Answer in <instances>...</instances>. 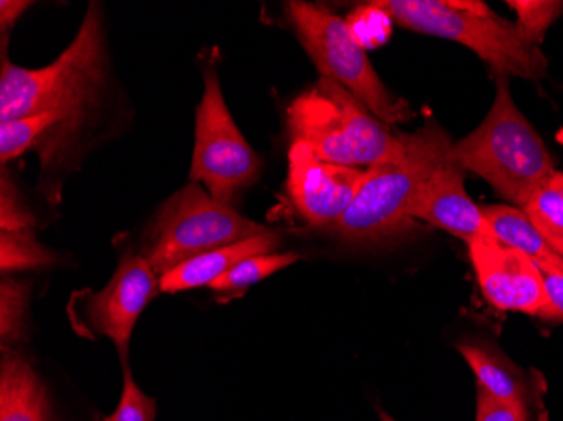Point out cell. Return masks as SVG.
I'll use <instances>...</instances> for the list:
<instances>
[{
	"mask_svg": "<svg viewBox=\"0 0 563 421\" xmlns=\"http://www.w3.org/2000/svg\"><path fill=\"white\" fill-rule=\"evenodd\" d=\"M286 11L297 37L322 73V78L346 88L387 125L412 119L407 101L394 97L379 80L365 49L351 36L346 21L300 0L287 2Z\"/></svg>",
	"mask_w": 563,
	"mask_h": 421,
	"instance_id": "7",
	"label": "cell"
},
{
	"mask_svg": "<svg viewBox=\"0 0 563 421\" xmlns=\"http://www.w3.org/2000/svg\"><path fill=\"white\" fill-rule=\"evenodd\" d=\"M470 255L481 290L492 306L539 318L547 307L545 280L528 256L498 240H474Z\"/></svg>",
	"mask_w": 563,
	"mask_h": 421,
	"instance_id": "11",
	"label": "cell"
},
{
	"mask_svg": "<svg viewBox=\"0 0 563 421\" xmlns=\"http://www.w3.org/2000/svg\"><path fill=\"white\" fill-rule=\"evenodd\" d=\"M0 421H49L40 376L24 357L4 351L0 366Z\"/></svg>",
	"mask_w": 563,
	"mask_h": 421,
	"instance_id": "14",
	"label": "cell"
},
{
	"mask_svg": "<svg viewBox=\"0 0 563 421\" xmlns=\"http://www.w3.org/2000/svg\"><path fill=\"white\" fill-rule=\"evenodd\" d=\"M27 287L21 281L4 278L0 285V335L4 346L24 339Z\"/></svg>",
	"mask_w": 563,
	"mask_h": 421,
	"instance_id": "22",
	"label": "cell"
},
{
	"mask_svg": "<svg viewBox=\"0 0 563 421\" xmlns=\"http://www.w3.org/2000/svg\"><path fill=\"white\" fill-rule=\"evenodd\" d=\"M476 421H530V414L521 413L517 408L498 400L483 386L477 385Z\"/></svg>",
	"mask_w": 563,
	"mask_h": 421,
	"instance_id": "26",
	"label": "cell"
},
{
	"mask_svg": "<svg viewBox=\"0 0 563 421\" xmlns=\"http://www.w3.org/2000/svg\"><path fill=\"white\" fill-rule=\"evenodd\" d=\"M481 211L499 243L523 253L542 274H563V256L549 245L523 209L492 204L483 206Z\"/></svg>",
	"mask_w": 563,
	"mask_h": 421,
	"instance_id": "15",
	"label": "cell"
},
{
	"mask_svg": "<svg viewBox=\"0 0 563 421\" xmlns=\"http://www.w3.org/2000/svg\"><path fill=\"white\" fill-rule=\"evenodd\" d=\"M300 256L294 252L268 253V255L250 256L228 272L223 277L210 285L211 290L218 293H235L265 280L282 268L290 267L292 263L299 262Z\"/></svg>",
	"mask_w": 563,
	"mask_h": 421,
	"instance_id": "18",
	"label": "cell"
},
{
	"mask_svg": "<svg viewBox=\"0 0 563 421\" xmlns=\"http://www.w3.org/2000/svg\"><path fill=\"white\" fill-rule=\"evenodd\" d=\"M545 280L547 307L539 313L540 319L563 322V274H543Z\"/></svg>",
	"mask_w": 563,
	"mask_h": 421,
	"instance_id": "27",
	"label": "cell"
},
{
	"mask_svg": "<svg viewBox=\"0 0 563 421\" xmlns=\"http://www.w3.org/2000/svg\"><path fill=\"white\" fill-rule=\"evenodd\" d=\"M59 125V119L51 113L22 117L0 123V159L2 164L15 159L19 155L37 145L51 130Z\"/></svg>",
	"mask_w": 563,
	"mask_h": 421,
	"instance_id": "19",
	"label": "cell"
},
{
	"mask_svg": "<svg viewBox=\"0 0 563 421\" xmlns=\"http://www.w3.org/2000/svg\"><path fill=\"white\" fill-rule=\"evenodd\" d=\"M366 169L325 163L302 142L289 151L287 191L303 220L312 226L334 228L353 204Z\"/></svg>",
	"mask_w": 563,
	"mask_h": 421,
	"instance_id": "9",
	"label": "cell"
},
{
	"mask_svg": "<svg viewBox=\"0 0 563 421\" xmlns=\"http://www.w3.org/2000/svg\"><path fill=\"white\" fill-rule=\"evenodd\" d=\"M379 420H382V421H395L394 418H391L390 414L385 413V411H379Z\"/></svg>",
	"mask_w": 563,
	"mask_h": 421,
	"instance_id": "29",
	"label": "cell"
},
{
	"mask_svg": "<svg viewBox=\"0 0 563 421\" xmlns=\"http://www.w3.org/2000/svg\"><path fill=\"white\" fill-rule=\"evenodd\" d=\"M449 159L471 170L515 206L523 208L534 189L555 173L552 155L518 110L508 76H496L492 110L473 134L452 144Z\"/></svg>",
	"mask_w": 563,
	"mask_h": 421,
	"instance_id": "4",
	"label": "cell"
},
{
	"mask_svg": "<svg viewBox=\"0 0 563 421\" xmlns=\"http://www.w3.org/2000/svg\"><path fill=\"white\" fill-rule=\"evenodd\" d=\"M378 8L405 30L455 41L470 47L496 75L518 76L540 84L549 59L531 44L517 22L496 15L477 0H378Z\"/></svg>",
	"mask_w": 563,
	"mask_h": 421,
	"instance_id": "3",
	"label": "cell"
},
{
	"mask_svg": "<svg viewBox=\"0 0 563 421\" xmlns=\"http://www.w3.org/2000/svg\"><path fill=\"white\" fill-rule=\"evenodd\" d=\"M267 231L208 196L198 182H189L164 202L141 255L161 278L202 253L235 245Z\"/></svg>",
	"mask_w": 563,
	"mask_h": 421,
	"instance_id": "6",
	"label": "cell"
},
{
	"mask_svg": "<svg viewBox=\"0 0 563 421\" xmlns=\"http://www.w3.org/2000/svg\"><path fill=\"white\" fill-rule=\"evenodd\" d=\"M292 142H302L325 163L369 167L404 148L405 135H395L346 88L319 78L287 110Z\"/></svg>",
	"mask_w": 563,
	"mask_h": 421,
	"instance_id": "5",
	"label": "cell"
},
{
	"mask_svg": "<svg viewBox=\"0 0 563 421\" xmlns=\"http://www.w3.org/2000/svg\"><path fill=\"white\" fill-rule=\"evenodd\" d=\"M55 263V255L47 252L27 231L0 233V268L4 274L27 268L44 267Z\"/></svg>",
	"mask_w": 563,
	"mask_h": 421,
	"instance_id": "20",
	"label": "cell"
},
{
	"mask_svg": "<svg viewBox=\"0 0 563 421\" xmlns=\"http://www.w3.org/2000/svg\"><path fill=\"white\" fill-rule=\"evenodd\" d=\"M159 275L142 255H126L101 292L90 296L87 318L98 334L115 342L123 363L129 356L132 332L141 313L161 292Z\"/></svg>",
	"mask_w": 563,
	"mask_h": 421,
	"instance_id": "10",
	"label": "cell"
},
{
	"mask_svg": "<svg viewBox=\"0 0 563 421\" xmlns=\"http://www.w3.org/2000/svg\"><path fill=\"white\" fill-rule=\"evenodd\" d=\"M156 400L141 391L131 367H123L122 398L115 413L103 418V421H156Z\"/></svg>",
	"mask_w": 563,
	"mask_h": 421,
	"instance_id": "24",
	"label": "cell"
},
{
	"mask_svg": "<svg viewBox=\"0 0 563 421\" xmlns=\"http://www.w3.org/2000/svg\"><path fill=\"white\" fill-rule=\"evenodd\" d=\"M523 213L556 253L563 250V173L547 177L523 206Z\"/></svg>",
	"mask_w": 563,
	"mask_h": 421,
	"instance_id": "17",
	"label": "cell"
},
{
	"mask_svg": "<svg viewBox=\"0 0 563 421\" xmlns=\"http://www.w3.org/2000/svg\"><path fill=\"white\" fill-rule=\"evenodd\" d=\"M457 350L473 367L477 385L483 386L498 400L517 408L521 413L530 414L528 405L531 403L533 397L525 381L523 373L514 363H509L496 351L486 350V347L476 346L470 342L457 344Z\"/></svg>",
	"mask_w": 563,
	"mask_h": 421,
	"instance_id": "16",
	"label": "cell"
},
{
	"mask_svg": "<svg viewBox=\"0 0 563 421\" xmlns=\"http://www.w3.org/2000/svg\"><path fill=\"white\" fill-rule=\"evenodd\" d=\"M517 12L518 30L534 46H540L550 25L563 15L562 0H509Z\"/></svg>",
	"mask_w": 563,
	"mask_h": 421,
	"instance_id": "21",
	"label": "cell"
},
{
	"mask_svg": "<svg viewBox=\"0 0 563 421\" xmlns=\"http://www.w3.org/2000/svg\"><path fill=\"white\" fill-rule=\"evenodd\" d=\"M31 2H22V0H2L0 2V24H2V34H8L9 27L24 14L25 9L30 8Z\"/></svg>",
	"mask_w": 563,
	"mask_h": 421,
	"instance_id": "28",
	"label": "cell"
},
{
	"mask_svg": "<svg viewBox=\"0 0 563 421\" xmlns=\"http://www.w3.org/2000/svg\"><path fill=\"white\" fill-rule=\"evenodd\" d=\"M451 147V139L438 123L405 135L397 155L366 169L353 204L332 231L351 243H383L412 231L410 211Z\"/></svg>",
	"mask_w": 563,
	"mask_h": 421,
	"instance_id": "2",
	"label": "cell"
},
{
	"mask_svg": "<svg viewBox=\"0 0 563 421\" xmlns=\"http://www.w3.org/2000/svg\"><path fill=\"white\" fill-rule=\"evenodd\" d=\"M346 25L351 36L363 49L383 46L390 40L391 18L375 2L357 8L347 18Z\"/></svg>",
	"mask_w": 563,
	"mask_h": 421,
	"instance_id": "23",
	"label": "cell"
},
{
	"mask_svg": "<svg viewBox=\"0 0 563 421\" xmlns=\"http://www.w3.org/2000/svg\"><path fill=\"white\" fill-rule=\"evenodd\" d=\"M280 245L277 234L267 231L261 236L243 240L235 245L202 253L159 278L161 292L176 293L198 287H210L235 265L250 256L268 255Z\"/></svg>",
	"mask_w": 563,
	"mask_h": 421,
	"instance_id": "13",
	"label": "cell"
},
{
	"mask_svg": "<svg viewBox=\"0 0 563 421\" xmlns=\"http://www.w3.org/2000/svg\"><path fill=\"white\" fill-rule=\"evenodd\" d=\"M106 33L97 4L88 9L65 53L46 68H21L2 58L0 123L43 113L59 119L40 145L44 169L62 159L97 107L106 84Z\"/></svg>",
	"mask_w": 563,
	"mask_h": 421,
	"instance_id": "1",
	"label": "cell"
},
{
	"mask_svg": "<svg viewBox=\"0 0 563 421\" xmlns=\"http://www.w3.org/2000/svg\"><path fill=\"white\" fill-rule=\"evenodd\" d=\"M560 255H562V256H563V250H562V252H560Z\"/></svg>",
	"mask_w": 563,
	"mask_h": 421,
	"instance_id": "30",
	"label": "cell"
},
{
	"mask_svg": "<svg viewBox=\"0 0 563 421\" xmlns=\"http://www.w3.org/2000/svg\"><path fill=\"white\" fill-rule=\"evenodd\" d=\"M2 209H0V226L2 231H25L36 224V218L25 208L21 192L2 169Z\"/></svg>",
	"mask_w": 563,
	"mask_h": 421,
	"instance_id": "25",
	"label": "cell"
},
{
	"mask_svg": "<svg viewBox=\"0 0 563 421\" xmlns=\"http://www.w3.org/2000/svg\"><path fill=\"white\" fill-rule=\"evenodd\" d=\"M261 159L228 112L214 69L205 75V93L196 113L191 182L207 184L211 198L230 206L255 180Z\"/></svg>",
	"mask_w": 563,
	"mask_h": 421,
	"instance_id": "8",
	"label": "cell"
},
{
	"mask_svg": "<svg viewBox=\"0 0 563 421\" xmlns=\"http://www.w3.org/2000/svg\"><path fill=\"white\" fill-rule=\"evenodd\" d=\"M410 218L442 228L467 245L474 240H496L479 206L464 189V170L449 157L427 180Z\"/></svg>",
	"mask_w": 563,
	"mask_h": 421,
	"instance_id": "12",
	"label": "cell"
}]
</instances>
